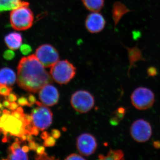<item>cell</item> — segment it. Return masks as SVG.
Segmentation results:
<instances>
[{"label": "cell", "mask_w": 160, "mask_h": 160, "mask_svg": "<svg viewBox=\"0 0 160 160\" xmlns=\"http://www.w3.org/2000/svg\"><path fill=\"white\" fill-rule=\"evenodd\" d=\"M20 145H21V142L18 141H16L13 143L11 146L9 148V149L10 150H15L20 148Z\"/></svg>", "instance_id": "cell-32"}, {"label": "cell", "mask_w": 160, "mask_h": 160, "mask_svg": "<svg viewBox=\"0 0 160 160\" xmlns=\"http://www.w3.org/2000/svg\"><path fill=\"white\" fill-rule=\"evenodd\" d=\"M55 139L53 137L49 136L47 138L44 140V142L43 143V145L45 147H53L55 145Z\"/></svg>", "instance_id": "cell-22"}, {"label": "cell", "mask_w": 160, "mask_h": 160, "mask_svg": "<svg viewBox=\"0 0 160 160\" xmlns=\"http://www.w3.org/2000/svg\"><path fill=\"white\" fill-rule=\"evenodd\" d=\"M8 96V100L10 102H15L17 100V97L14 93H10Z\"/></svg>", "instance_id": "cell-34"}, {"label": "cell", "mask_w": 160, "mask_h": 160, "mask_svg": "<svg viewBox=\"0 0 160 160\" xmlns=\"http://www.w3.org/2000/svg\"><path fill=\"white\" fill-rule=\"evenodd\" d=\"M35 55L45 68L51 67L59 61V55L57 49L49 44H43L37 48Z\"/></svg>", "instance_id": "cell-8"}, {"label": "cell", "mask_w": 160, "mask_h": 160, "mask_svg": "<svg viewBox=\"0 0 160 160\" xmlns=\"http://www.w3.org/2000/svg\"><path fill=\"white\" fill-rule=\"evenodd\" d=\"M85 158H83L82 156L77 154V153H72L67 156L65 160H85Z\"/></svg>", "instance_id": "cell-27"}, {"label": "cell", "mask_w": 160, "mask_h": 160, "mask_svg": "<svg viewBox=\"0 0 160 160\" xmlns=\"http://www.w3.org/2000/svg\"><path fill=\"white\" fill-rule=\"evenodd\" d=\"M52 78L35 54L22 58L18 67L17 83L20 88L32 92H39L52 82Z\"/></svg>", "instance_id": "cell-1"}, {"label": "cell", "mask_w": 160, "mask_h": 160, "mask_svg": "<svg viewBox=\"0 0 160 160\" xmlns=\"http://www.w3.org/2000/svg\"><path fill=\"white\" fill-rule=\"evenodd\" d=\"M8 140H9V138H8V136L4 135V138H3L2 139V142L4 143L7 142L8 141Z\"/></svg>", "instance_id": "cell-42"}, {"label": "cell", "mask_w": 160, "mask_h": 160, "mask_svg": "<svg viewBox=\"0 0 160 160\" xmlns=\"http://www.w3.org/2000/svg\"><path fill=\"white\" fill-rule=\"evenodd\" d=\"M36 160H53L55 159V158L53 157H49L46 152H45L44 154L42 155H37L35 157Z\"/></svg>", "instance_id": "cell-28"}, {"label": "cell", "mask_w": 160, "mask_h": 160, "mask_svg": "<svg viewBox=\"0 0 160 160\" xmlns=\"http://www.w3.org/2000/svg\"><path fill=\"white\" fill-rule=\"evenodd\" d=\"M20 138L22 142H26V140H27V136H26V134H23Z\"/></svg>", "instance_id": "cell-41"}, {"label": "cell", "mask_w": 160, "mask_h": 160, "mask_svg": "<svg viewBox=\"0 0 160 160\" xmlns=\"http://www.w3.org/2000/svg\"><path fill=\"white\" fill-rule=\"evenodd\" d=\"M18 102L19 105L21 106H28L30 107L29 101L24 97H22L18 100Z\"/></svg>", "instance_id": "cell-26"}, {"label": "cell", "mask_w": 160, "mask_h": 160, "mask_svg": "<svg viewBox=\"0 0 160 160\" xmlns=\"http://www.w3.org/2000/svg\"><path fill=\"white\" fill-rule=\"evenodd\" d=\"M39 133V129L36 126H33L31 129V134L33 135L38 136Z\"/></svg>", "instance_id": "cell-35"}, {"label": "cell", "mask_w": 160, "mask_h": 160, "mask_svg": "<svg viewBox=\"0 0 160 160\" xmlns=\"http://www.w3.org/2000/svg\"><path fill=\"white\" fill-rule=\"evenodd\" d=\"M31 124L32 123L28 122L26 118L24 120H19L9 114L4 122H0V129L2 132H6L11 135L20 138L23 134H29L26 127Z\"/></svg>", "instance_id": "cell-6"}, {"label": "cell", "mask_w": 160, "mask_h": 160, "mask_svg": "<svg viewBox=\"0 0 160 160\" xmlns=\"http://www.w3.org/2000/svg\"><path fill=\"white\" fill-rule=\"evenodd\" d=\"M36 104L38 107L32 109L31 112L32 124L43 131L51 126L52 113L50 109L43 105L42 103L37 102Z\"/></svg>", "instance_id": "cell-5"}, {"label": "cell", "mask_w": 160, "mask_h": 160, "mask_svg": "<svg viewBox=\"0 0 160 160\" xmlns=\"http://www.w3.org/2000/svg\"><path fill=\"white\" fill-rule=\"evenodd\" d=\"M8 100H6L5 101H3V105L4 107H6V108H8L9 109V106H10V102Z\"/></svg>", "instance_id": "cell-38"}, {"label": "cell", "mask_w": 160, "mask_h": 160, "mask_svg": "<svg viewBox=\"0 0 160 160\" xmlns=\"http://www.w3.org/2000/svg\"><path fill=\"white\" fill-rule=\"evenodd\" d=\"M17 110L19 112H22V113H23V112H24V111H23L22 108L21 107H18L17 109Z\"/></svg>", "instance_id": "cell-44"}, {"label": "cell", "mask_w": 160, "mask_h": 160, "mask_svg": "<svg viewBox=\"0 0 160 160\" xmlns=\"http://www.w3.org/2000/svg\"><path fill=\"white\" fill-rule=\"evenodd\" d=\"M12 89L10 86L0 84V95L4 96H7L12 91Z\"/></svg>", "instance_id": "cell-21"}, {"label": "cell", "mask_w": 160, "mask_h": 160, "mask_svg": "<svg viewBox=\"0 0 160 160\" xmlns=\"http://www.w3.org/2000/svg\"><path fill=\"white\" fill-rule=\"evenodd\" d=\"M11 114L18 119L22 120L25 119V114L24 112L22 113V112L18 111L17 110H13V111L12 112Z\"/></svg>", "instance_id": "cell-25"}, {"label": "cell", "mask_w": 160, "mask_h": 160, "mask_svg": "<svg viewBox=\"0 0 160 160\" xmlns=\"http://www.w3.org/2000/svg\"><path fill=\"white\" fill-rule=\"evenodd\" d=\"M5 42L9 49L11 50H17L22 46V35L17 32H11L5 37Z\"/></svg>", "instance_id": "cell-13"}, {"label": "cell", "mask_w": 160, "mask_h": 160, "mask_svg": "<svg viewBox=\"0 0 160 160\" xmlns=\"http://www.w3.org/2000/svg\"><path fill=\"white\" fill-rule=\"evenodd\" d=\"M52 136L55 139H57L61 137V133L58 129H53L51 131Z\"/></svg>", "instance_id": "cell-29"}, {"label": "cell", "mask_w": 160, "mask_h": 160, "mask_svg": "<svg viewBox=\"0 0 160 160\" xmlns=\"http://www.w3.org/2000/svg\"><path fill=\"white\" fill-rule=\"evenodd\" d=\"M16 80V76L12 69L7 67L0 69V84L12 86Z\"/></svg>", "instance_id": "cell-14"}, {"label": "cell", "mask_w": 160, "mask_h": 160, "mask_svg": "<svg viewBox=\"0 0 160 160\" xmlns=\"http://www.w3.org/2000/svg\"><path fill=\"white\" fill-rule=\"evenodd\" d=\"M38 146V144L36 143L34 141H32V142H29V147L30 150L36 151Z\"/></svg>", "instance_id": "cell-30"}, {"label": "cell", "mask_w": 160, "mask_h": 160, "mask_svg": "<svg viewBox=\"0 0 160 160\" xmlns=\"http://www.w3.org/2000/svg\"><path fill=\"white\" fill-rule=\"evenodd\" d=\"M33 139H34V138L32 137V134H29V133L27 134V140L28 142H32V141H33Z\"/></svg>", "instance_id": "cell-39"}, {"label": "cell", "mask_w": 160, "mask_h": 160, "mask_svg": "<svg viewBox=\"0 0 160 160\" xmlns=\"http://www.w3.org/2000/svg\"><path fill=\"white\" fill-rule=\"evenodd\" d=\"M1 114H2V112L0 111V116H1Z\"/></svg>", "instance_id": "cell-46"}, {"label": "cell", "mask_w": 160, "mask_h": 160, "mask_svg": "<svg viewBox=\"0 0 160 160\" xmlns=\"http://www.w3.org/2000/svg\"><path fill=\"white\" fill-rule=\"evenodd\" d=\"M130 133L132 137L137 142H145L151 137L152 133L151 125L145 120H137L131 125Z\"/></svg>", "instance_id": "cell-9"}, {"label": "cell", "mask_w": 160, "mask_h": 160, "mask_svg": "<svg viewBox=\"0 0 160 160\" xmlns=\"http://www.w3.org/2000/svg\"><path fill=\"white\" fill-rule=\"evenodd\" d=\"M77 148L81 154L89 156L93 154L97 148L95 138L89 133L80 135L77 139Z\"/></svg>", "instance_id": "cell-10"}, {"label": "cell", "mask_w": 160, "mask_h": 160, "mask_svg": "<svg viewBox=\"0 0 160 160\" xmlns=\"http://www.w3.org/2000/svg\"><path fill=\"white\" fill-rule=\"evenodd\" d=\"M130 11L122 3L117 2L113 4L112 9V18L114 21L115 26H116L121 18L127 12Z\"/></svg>", "instance_id": "cell-16"}, {"label": "cell", "mask_w": 160, "mask_h": 160, "mask_svg": "<svg viewBox=\"0 0 160 160\" xmlns=\"http://www.w3.org/2000/svg\"><path fill=\"white\" fill-rule=\"evenodd\" d=\"M50 136V134L48 133L47 132L44 131L42 132V134H41V138L43 140H45L46 138H47L48 137Z\"/></svg>", "instance_id": "cell-37"}, {"label": "cell", "mask_w": 160, "mask_h": 160, "mask_svg": "<svg viewBox=\"0 0 160 160\" xmlns=\"http://www.w3.org/2000/svg\"><path fill=\"white\" fill-rule=\"evenodd\" d=\"M70 102L76 111L80 113H86L93 108L94 98L88 91L78 90L72 95Z\"/></svg>", "instance_id": "cell-4"}, {"label": "cell", "mask_w": 160, "mask_h": 160, "mask_svg": "<svg viewBox=\"0 0 160 160\" xmlns=\"http://www.w3.org/2000/svg\"><path fill=\"white\" fill-rule=\"evenodd\" d=\"M106 22L102 15L99 12H93L86 18L85 25L86 29L92 33H98L103 30Z\"/></svg>", "instance_id": "cell-12"}, {"label": "cell", "mask_w": 160, "mask_h": 160, "mask_svg": "<svg viewBox=\"0 0 160 160\" xmlns=\"http://www.w3.org/2000/svg\"><path fill=\"white\" fill-rule=\"evenodd\" d=\"M22 151L24 152L27 153V152H29V147L26 146H23V147H22Z\"/></svg>", "instance_id": "cell-40"}, {"label": "cell", "mask_w": 160, "mask_h": 160, "mask_svg": "<svg viewBox=\"0 0 160 160\" xmlns=\"http://www.w3.org/2000/svg\"><path fill=\"white\" fill-rule=\"evenodd\" d=\"M21 52L23 54L27 55L30 53L32 51V48L29 45L24 44L20 47Z\"/></svg>", "instance_id": "cell-23"}, {"label": "cell", "mask_w": 160, "mask_h": 160, "mask_svg": "<svg viewBox=\"0 0 160 160\" xmlns=\"http://www.w3.org/2000/svg\"><path fill=\"white\" fill-rule=\"evenodd\" d=\"M39 98L44 106H53L58 104L59 93L55 86L48 84L40 90Z\"/></svg>", "instance_id": "cell-11"}, {"label": "cell", "mask_w": 160, "mask_h": 160, "mask_svg": "<svg viewBox=\"0 0 160 160\" xmlns=\"http://www.w3.org/2000/svg\"><path fill=\"white\" fill-rule=\"evenodd\" d=\"M4 58L5 59L10 61L12 60L15 57V53L13 51H12L11 50H6L5 52L3 55Z\"/></svg>", "instance_id": "cell-24"}, {"label": "cell", "mask_w": 160, "mask_h": 160, "mask_svg": "<svg viewBox=\"0 0 160 160\" xmlns=\"http://www.w3.org/2000/svg\"><path fill=\"white\" fill-rule=\"evenodd\" d=\"M18 107V105L16 102H12V103L10 104V106H9V109L13 111V110H15L16 109H17Z\"/></svg>", "instance_id": "cell-36"}, {"label": "cell", "mask_w": 160, "mask_h": 160, "mask_svg": "<svg viewBox=\"0 0 160 160\" xmlns=\"http://www.w3.org/2000/svg\"><path fill=\"white\" fill-rule=\"evenodd\" d=\"M29 5L20 6L12 10L10 22L12 27L18 31H23L31 28L34 21V15Z\"/></svg>", "instance_id": "cell-2"}, {"label": "cell", "mask_w": 160, "mask_h": 160, "mask_svg": "<svg viewBox=\"0 0 160 160\" xmlns=\"http://www.w3.org/2000/svg\"><path fill=\"white\" fill-rule=\"evenodd\" d=\"M26 5H29V3L22 0H0V12L12 11Z\"/></svg>", "instance_id": "cell-15"}, {"label": "cell", "mask_w": 160, "mask_h": 160, "mask_svg": "<svg viewBox=\"0 0 160 160\" xmlns=\"http://www.w3.org/2000/svg\"><path fill=\"white\" fill-rule=\"evenodd\" d=\"M83 5L89 11L99 12L103 7L104 0H82Z\"/></svg>", "instance_id": "cell-17"}, {"label": "cell", "mask_w": 160, "mask_h": 160, "mask_svg": "<svg viewBox=\"0 0 160 160\" xmlns=\"http://www.w3.org/2000/svg\"><path fill=\"white\" fill-rule=\"evenodd\" d=\"M132 105L139 110L149 109L154 102L153 92L150 89L145 87H139L135 89L131 95Z\"/></svg>", "instance_id": "cell-7"}, {"label": "cell", "mask_w": 160, "mask_h": 160, "mask_svg": "<svg viewBox=\"0 0 160 160\" xmlns=\"http://www.w3.org/2000/svg\"><path fill=\"white\" fill-rule=\"evenodd\" d=\"M0 109H1L2 110H3L4 109V108H3L2 105L1 104V103L0 102Z\"/></svg>", "instance_id": "cell-45"}, {"label": "cell", "mask_w": 160, "mask_h": 160, "mask_svg": "<svg viewBox=\"0 0 160 160\" xmlns=\"http://www.w3.org/2000/svg\"><path fill=\"white\" fill-rule=\"evenodd\" d=\"M37 154L38 155H42L45 153V147L43 146H38L37 149L36 150Z\"/></svg>", "instance_id": "cell-33"}, {"label": "cell", "mask_w": 160, "mask_h": 160, "mask_svg": "<svg viewBox=\"0 0 160 160\" xmlns=\"http://www.w3.org/2000/svg\"><path fill=\"white\" fill-rule=\"evenodd\" d=\"M76 68L67 60L58 61L51 67L50 73L55 82L60 85L67 84L75 76Z\"/></svg>", "instance_id": "cell-3"}, {"label": "cell", "mask_w": 160, "mask_h": 160, "mask_svg": "<svg viewBox=\"0 0 160 160\" xmlns=\"http://www.w3.org/2000/svg\"><path fill=\"white\" fill-rule=\"evenodd\" d=\"M124 154L121 150H112L110 149L106 156L99 155L100 160H121L124 159Z\"/></svg>", "instance_id": "cell-18"}, {"label": "cell", "mask_w": 160, "mask_h": 160, "mask_svg": "<svg viewBox=\"0 0 160 160\" xmlns=\"http://www.w3.org/2000/svg\"><path fill=\"white\" fill-rule=\"evenodd\" d=\"M129 52V59H130L131 64H132L135 62H136L138 60L142 59V55H141V51L139 49H138L137 47H136L132 49L127 48Z\"/></svg>", "instance_id": "cell-20"}, {"label": "cell", "mask_w": 160, "mask_h": 160, "mask_svg": "<svg viewBox=\"0 0 160 160\" xmlns=\"http://www.w3.org/2000/svg\"><path fill=\"white\" fill-rule=\"evenodd\" d=\"M3 113L7 114H10L11 113V112H10V111H9V110H7V109H3Z\"/></svg>", "instance_id": "cell-43"}, {"label": "cell", "mask_w": 160, "mask_h": 160, "mask_svg": "<svg viewBox=\"0 0 160 160\" xmlns=\"http://www.w3.org/2000/svg\"><path fill=\"white\" fill-rule=\"evenodd\" d=\"M28 101H29V104H30V107L33 106L34 104L36 103V99L35 97L32 94H30L28 97Z\"/></svg>", "instance_id": "cell-31"}, {"label": "cell", "mask_w": 160, "mask_h": 160, "mask_svg": "<svg viewBox=\"0 0 160 160\" xmlns=\"http://www.w3.org/2000/svg\"><path fill=\"white\" fill-rule=\"evenodd\" d=\"M9 154L8 155V160H28V156L26 152L22 151L20 148L15 150L9 149Z\"/></svg>", "instance_id": "cell-19"}]
</instances>
